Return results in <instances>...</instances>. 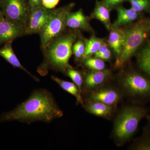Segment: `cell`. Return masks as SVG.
Instances as JSON below:
<instances>
[{"instance_id":"cell-14","label":"cell","mask_w":150,"mask_h":150,"mask_svg":"<svg viewBox=\"0 0 150 150\" xmlns=\"http://www.w3.org/2000/svg\"><path fill=\"white\" fill-rule=\"evenodd\" d=\"M110 30L108 41V45L114 51L117 59L122 51L126 34V28L112 26Z\"/></svg>"},{"instance_id":"cell-33","label":"cell","mask_w":150,"mask_h":150,"mask_svg":"<svg viewBox=\"0 0 150 150\" xmlns=\"http://www.w3.org/2000/svg\"><path fill=\"white\" fill-rule=\"evenodd\" d=\"M4 18L2 12L1 10V8H0V22Z\"/></svg>"},{"instance_id":"cell-22","label":"cell","mask_w":150,"mask_h":150,"mask_svg":"<svg viewBox=\"0 0 150 150\" xmlns=\"http://www.w3.org/2000/svg\"><path fill=\"white\" fill-rule=\"evenodd\" d=\"M66 73L67 76L72 80L74 83L77 86L80 93L81 95L83 83V77L81 73L79 71L75 70L73 67L68 69Z\"/></svg>"},{"instance_id":"cell-4","label":"cell","mask_w":150,"mask_h":150,"mask_svg":"<svg viewBox=\"0 0 150 150\" xmlns=\"http://www.w3.org/2000/svg\"><path fill=\"white\" fill-rule=\"evenodd\" d=\"M118 87L123 96L135 103L150 101V78L139 73L129 71L119 77Z\"/></svg>"},{"instance_id":"cell-32","label":"cell","mask_w":150,"mask_h":150,"mask_svg":"<svg viewBox=\"0 0 150 150\" xmlns=\"http://www.w3.org/2000/svg\"><path fill=\"white\" fill-rule=\"evenodd\" d=\"M148 123L145 129V131L150 133V117H148Z\"/></svg>"},{"instance_id":"cell-11","label":"cell","mask_w":150,"mask_h":150,"mask_svg":"<svg viewBox=\"0 0 150 150\" xmlns=\"http://www.w3.org/2000/svg\"><path fill=\"white\" fill-rule=\"evenodd\" d=\"M25 28L4 18L0 22V45L25 34Z\"/></svg>"},{"instance_id":"cell-9","label":"cell","mask_w":150,"mask_h":150,"mask_svg":"<svg viewBox=\"0 0 150 150\" xmlns=\"http://www.w3.org/2000/svg\"><path fill=\"white\" fill-rule=\"evenodd\" d=\"M52 10L43 6L30 10L25 27V34L40 33L51 16Z\"/></svg>"},{"instance_id":"cell-18","label":"cell","mask_w":150,"mask_h":150,"mask_svg":"<svg viewBox=\"0 0 150 150\" xmlns=\"http://www.w3.org/2000/svg\"><path fill=\"white\" fill-rule=\"evenodd\" d=\"M51 78L64 90L75 96L76 98L77 102L81 103L82 105L83 104V100L81 95L80 93L77 86L74 83L63 80L55 76H52Z\"/></svg>"},{"instance_id":"cell-30","label":"cell","mask_w":150,"mask_h":150,"mask_svg":"<svg viewBox=\"0 0 150 150\" xmlns=\"http://www.w3.org/2000/svg\"><path fill=\"white\" fill-rule=\"evenodd\" d=\"M111 52L110 50L108 49L106 52L100 55L98 58H99L103 60V61H108L110 60L111 57Z\"/></svg>"},{"instance_id":"cell-5","label":"cell","mask_w":150,"mask_h":150,"mask_svg":"<svg viewBox=\"0 0 150 150\" xmlns=\"http://www.w3.org/2000/svg\"><path fill=\"white\" fill-rule=\"evenodd\" d=\"M149 29L148 21L142 19L126 28V34L121 54L116 59L115 67H123L133 56L147 38Z\"/></svg>"},{"instance_id":"cell-17","label":"cell","mask_w":150,"mask_h":150,"mask_svg":"<svg viewBox=\"0 0 150 150\" xmlns=\"http://www.w3.org/2000/svg\"><path fill=\"white\" fill-rule=\"evenodd\" d=\"M110 11L102 1H97L94 10L91 14V18L101 21L108 30H110L112 27L110 18Z\"/></svg>"},{"instance_id":"cell-24","label":"cell","mask_w":150,"mask_h":150,"mask_svg":"<svg viewBox=\"0 0 150 150\" xmlns=\"http://www.w3.org/2000/svg\"><path fill=\"white\" fill-rule=\"evenodd\" d=\"M131 3L132 8L137 12L146 11L150 7V0H128Z\"/></svg>"},{"instance_id":"cell-28","label":"cell","mask_w":150,"mask_h":150,"mask_svg":"<svg viewBox=\"0 0 150 150\" xmlns=\"http://www.w3.org/2000/svg\"><path fill=\"white\" fill-rule=\"evenodd\" d=\"M28 4L30 10L42 6V0H28Z\"/></svg>"},{"instance_id":"cell-3","label":"cell","mask_w":150,"mask_h":150,"mask_svg":"<svg viewBox=\"0 0 150 150\" xmlns=\"http://www.w3.org/2000/svg\"><path fill=\"white\" fill-rule=\"evenodd\" d=\"M76 33H70L59 35L44 49L45 51V64L43 66L59 71L66 73L72 68L69 60L73 53V45L76 39Z\"/></svg>"},{"instance_id":"cell-31","label":"cell","mask_w":150,"mask_h":150,"mask_svg":"<svg viewBox=\"0 0 150 150\" xmlns=\"http://www.w3.org/2000/svg\"><path fill=\"white\" fill-rule=\"evenodd\" d=\"M73 52L75 58L77 60H80L81 59H83V56L81 54L80 52L78 51V49H77L74 46H73L72 48Z\"/></svg>"},{"instance_id":"cell-26","label":"cell","mask_w":150,"mask_h":150,"mask_svg":"<svg viewBox=\"0 0 150 150\" xmlns=\"http://www.w3.org/2000/svg\"><path fill=\"white\" fill-rule=\"evenodd\" d=\"M60 0H42V4L44 7L51 9L54 8L59 4Z\"/></svg>"},{"instance_id":"cell-29","label":"cell","mask_w":150,"mask_h":150,"mask_svg":"<svg viewBox=\"0 0 150 150\" xmlns=\"http://www.w3.org/2000/svg\"><path fill=\"white\" fill-rule=\"evenodd\" d=\"M108 45L106 44L105 42L103 43L102 45L100 46L98 51L94 54L95 57L98 58L100 55L103 54V53L106 52L108 50L109 48H108Z\"/></svg>"},{"instance_id":"cell-23","label":"cell","mask_w":150,"mask_h":150,"mask_svg":"<svg viewBox=\"0 0 150 150\" xmlns=\"http://www.w3.org/2000/svg\"><path fill=\"white\" fill-rule=\"evenodd\" d=\"M84 64L86 67L92 71H102L105 69V64L103 60L99 58H87L84 60Z\"/></svg>"},{"instance_id":"cell-7","label":"cell","mask_w":150,"mask_h":150,"mask_svg":"<svg viewBox=\"0 0 150 150\" xmlns=\"http://www.w3.org/2000/svg\"><path fill=\"white\" fill-rule=\"evenodd\" d=\"M0 8L5 18L25 28L30 12L26 0H0Z\"/></svg>"},{"instance_id":"cell-15","label":"cell","mask_w":150,"mask_h":150,"mask_svg":"<svg viewBox=\"0 0 150 150\" xmlns=\"http://www.w3.org/2000/svg\"><path fill=\"white\" fill-rule=\"evenodd\" d=\"M12 41L7 42L3 47L0 48V56L5 59L7 62L13 67L23 70L35 81H38V79L37 77L30 74V73L27 71V70L21 64L20 62L19 61L17 57L14 52L12 47Z\"/></svg>"},{"instance_id":"cell-34","label":"cell","mask_w":150,"mask_h":150,"mask_svg":"<svg viewBox=\"0 0 150 150\" xmlns=\"http://www.w3.org/2000/svg\"><path fill=\"white\" fill-rule=\"evenodd\" d=\"M148 27L150 30V20L149 21H148Z\"/></svg>"},{"instance_id":"cell-12","label":"cell","mask_w":150,"mask_h":150,"mask_svg":"<svg viewBox=\"0 0 150 150\" xmlns=\"http://www.w3.org/2000/svg\"><path fill=\"white\" fill-rule=\"evenodd\" d=\"M87 112L98 117L111 120L115 108L95 100L86 99L82 105Z\"/></svg>"},{"instance_id":"cell-20","label":"cell","mask_w":150,"mask_h":150,"mask_svg":"<svg viewBox=\"0 0 150 150\" xmlns=\"http://www.w3.org/2000/svg\"><path fill=\"white\" fill-rule=\"evenodd\" d=\"M104 39L98 38L93 35L90 39L85 40V51L84 54L83 60L91 57L98 51L100 46L104 43Z\"/></svg>"},{"instance_id":"cell-19","label":"cell","mask_w":150,"mask_h":150,"mask_svg":"<svg viewBox=\"0 0 150 150\" xmlns=\"http://www.w3.org/2000/svg\"><path fill=\"white\" fill-rule=\"evenodd\" d=\"M138 63L140 69L150 77V43L142 48L139 53Z\"/></svg>"},{"instance_id":"cell-13","label":"cell","mask_w":150,"mask_h":150,"mask_svg":"<svg viewBox=\"0 0 150 150\" xmlns=\"http://www.w3.org/2000/svg\"><path fill=\"white\" fill-rule=\"evenodd\" d=\"M66 24L67 27L73 29H80L90 31L92 30L88 18L84 14L82 9L75 12L69 13L66 16Z\"/></svg>"},{"instance_id":"cell-2","label":"cell","mask_w":150,"mask_h":150,"mask_svg":"<svg viewBox=\"0 0 150 150\" xmlns=\"http://www.w3.org/2000/svg\"><path fill=\"white\" fill-rule=\"evenodd\" d=\"M149 110L140 103L126 105L117 113L112 131L116 146H121L129 142L137 132L139 123L147 117Z\"/></svg>"},{"instance_id":"cell-16","label":"cell","mask_w":150,"mask_h":150,"mask_svg":"<svg viewBox=\"0 0 150 150\" xmlns=\"http://www.w3.org/2000/svg\"><path fill=\"white\" fill-rule=\"evenodd\" d=\"M117 11V20L112 24V26L121 27L130 24L138 18L139 13L131 8L126 9L122 6H118L115 7Z\"/></svg>"},{"instance_id":"cell-10","label":"cell","mask_w":150,"mask_h":150,"mask_svg":"<svg viewBox=\"0 0 150 150\" xmlns=\"http://www.w3.org/2000/svg\"><path fill=\"white\" fill-rule=\"evenodd\" d=\"M111 76V71L108 69L89 71L83 79L82 93L84 90L88 93L108 84Z\"/></svg>"},{"instance_id":"cell-6","label":"cell","mask_w":150,"mask_h":150,"mask_svg":"<svg viewBox=\"0 0 150 150\" xmlns=\"http://www.w3.org/2000/svg\"><path fill=\"white\" fill-rule=\"evenodd\" d=\"M74 6V3H71L60 8L52 10L51 17L39 33L41 46L43 49L64 32L67 27L66 16Z\"/></svg>"},{"instance_id":"cell-1","label":"cell","mask_w":150,"mask_h":150,"mask_svg":"<svg viewBox=\"0 0 150 150\" xmlns=\"http://www.w3.org/2000/svg\"><path fill=\"white\" fill-rule=\"evenodd\" d=\"M63 115L53 96L45 89L36 90L28 99L13 110L4 112L0 122L18 121L30 123L35 121L50 122Z\"/></svg>"},{"instance_id":"cell-8","label":"cell","mask_w":150,"mask_h":150,"mask_svg":"<svg viewBox=\"0 0 150 150\" xmlns=\"http://www.w3.org/2000/svg\"><path fill=\"white\" fill-rule=\"evenodd\" d=\"M87 99L99 101L116 108L122 98L123 95L118 86L105 85L101 87L87 93Z\"/></svg>"},{"instance_id":"cell-25","label":"cell","mask_w":150,"mask_h":150,"mask_svg":"<svg viewBox=\"0 0 150 150\" xmlns=\"http://www.w3.org/2000/svg\"><path fill=\"white\" fill-rule=\"evenodd\" d=\"M128 0H102V2L110 10L116 7L119 4Z\"/></svg>"},{"instance_id":"cell-27","label":"cell","mask_w":150,"mask_h":150,"mask_svg":"<svg viewBox=\"0 0 150 150\" xmlns=\"http://www.w3.org/2000/svg\"><path fill=\"white\" fill-rule=\"evenodd\" d=\"M74 46L78 49V51L82 55L83 57L85 51V43H84L82 40H78L77 42L75 43Z\"/></svg>"},{"instance_id":"cell-21","label":"cell","mask_w":150,"mask_h":150,"mask_svg":"<svg viewBox=\"0 0 150 150\" xmlns=\"http://www.w3.org/2000/svg\"><path fill=\"white\" fill-rule=\"evenodd\" d=\"M129 149L134 150H150V133L145 131L142 137L133 142Z\"/></svg>"}]
</instances>
